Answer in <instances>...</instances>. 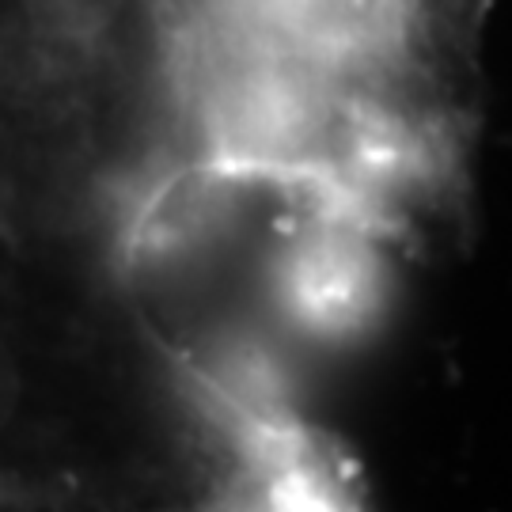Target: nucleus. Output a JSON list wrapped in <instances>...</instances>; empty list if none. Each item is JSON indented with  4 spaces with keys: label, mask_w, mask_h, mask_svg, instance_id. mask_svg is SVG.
I'll use <instances>...</instances> for the list:
<instances>
[{
    "label": "nucleus",
    "mask_w": 512,
    "mask_h": 512,
    "mask_svg": "<svg viewBox=\"0 0 512 512\" xmlns=\"http://www.w3.org/2000/svg\"><path fill=\"white\" fill-rule=\"evenodd\" d=\"M497 0H8V186L399 255L463 217Z\"/></svg>",
    "instance_id": "obj_1"
}]
</instances>
